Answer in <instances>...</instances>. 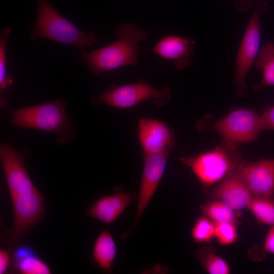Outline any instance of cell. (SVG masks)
Masks as SVG:
<instances>
[{
	"mask_svg": "<svg viewBox=\"0 0 274 274\" xmlns=\"http://www.w3.org/2000/svg\"><path fill=\"white\" fill-rule=\"evenodd\" d=\"M118 39L97 50L82 51L79 58L95 75L121 67L138 65L139 43L145 40L147 32L134 24L124 23L115 31Z\"/></svg>",
	"mask_w": 274,
	"mask_h": 274,
	"instance_id": "obj_1",
	"label": "cell"
},
{
	"mask_svg": "<svg viewBox=\"0 0 274 274\" xmlns=\"http://www.w3.org/2000/svg\"><path fill=\"white\" fill-rule=\"evenodd\" d=\"M0 159L13 214L26 215L45 208L44 197L37 189L24 165V154L9 144H1Z\"/></svg>",
	"mask_w": 274,
	"mask_h": 274,
	"instance_id": "obj_2",
	"label": "cell"
},
{
	"mask_svg": "<svg viewBox=\"0 0 274 274\" xmlns=\"http://www.w3.org/2000/svg\"><path fill=\"white\" fill-rule=\"evenodd\" d=\"M11 114L10 124L17 128L56 133L59 144L67 143L74 138L66 103L63 99L11 110Z\"/></svg>",
	"mask_w": 274,
	"mask_h": 274,
	"instance_id": "obj_3",
	"label": "cell"
},
{
	"mask_svg": "<svg viewBox=\"0 0 274 274\" xmlns=\"http://www.w3.org/2000/svg\"><path fill=\"white\" fill-rule=\"evenodd\" d=\"M38 11L31 40L48 39L72 46L81 51L98 42L94 33H85L62 16L46 0H37Z\"/></svg>",
	"mask_w": 274,
	"mask_h": 274,
	"instance_id": "obj_4",
	"label": "cell"
},
{
	"mask_svg": "<svg viewBox=\"0 0 274 274\" xmlns=\"http://www.w3.org/2000/svg\"><path fill=\"white\" fill-rule=\"evenodd\" d=\"M240 159L238 146L223 140L213 150L195 157L180 158L182 164L190 167L205 186L214 184L235 170Z\"/></svg>",
	"mask_w": 274,
	"mask_h": 274,
	"instance_id": "obj_5",
	"label": "cell"
},
{
	"mask_svg": "<svg viewBox=\"0 0 274 274\" xmlns=\"http://www.w3.org/2000/svg\"><path fill=\"white\" fill-rule=\"evenodd\" d=\"M171 97L172 91L168 86L156 88L141 79L125 85L112 84L101 94L92 96L90 100L94 105L127 109L149 99H152L156 105L162 106L167 104Z\"/></svg>",
	"mask_w": 274,
	"mask_h": 274,
	"instance_id": "obj_6",
	"label": "cell"
},
{
	"mask_svg": "<svg viewBox=\"0 0 274 274\" xmlns=\"http://www.w3.org/2000/svg\"><path fill=\"white\" fill-rule=\"evenodd\" d=\"M265 3L255 6L241 40L235 60V88L242 96L247 93L246 76L254 63L260 50L261 40V16L266 10Z\"/></svg>",
	"mask_w": 274,
	"mask_h": 274,
	"instance_id": "obj_7",
	"label": "cell"
},
{
	"mask_svg": "<svg viewBox=\"0 0 274 274\" xmlns=\"http://www.w3.org/2000/svg\"><path fill=\"white\" fill-rule=\"evenodd\" d=\"M212 127L223 141L237 146L255 140L262 130L260 115L254 109L244 108L231 111Z\"/></svg>",
	"mask_w": 274,
	"mask_h": 274,
	"instance_id": "obj_8",
	"label": "cell"
},
{
	"mask_svg": "<svg viewBox=\"0 0 274 274\" xmlns=\"http://www.w3.org/2000/svg\"><path fill=\"white\" fill-rule=\"evenodd\" d=\"M176 143L159 154L144 155V165L139 187L135 217L132 226L122 235V239L134 231L138 221L155 192L164 174L168 156Z\"/></svg>",
	"mask_w": 274,
	"mask_h": 274,
	"instance_id": "obj_9",
	"label": "cell"
},
{
	"mask_svg": "<svg viewBox=\"0 0 274 274\" xmlns=\"http://www.w3.org/2000/svg\"><path fill=\"white\" fill-rule=\"evenodd\" d=\"M236 171L253 197L274 196V159L241 162Z\"/></svg>",
	"mask_w": 274,
	"mask_h": 274,
	"instance_id": "obj_10",
	"label": "cell"
},
{
	"mask_svg": "<svg viewBox=\"0 0 274 274\" xmlns=\"http://www.w3.org/2000/svg\"><path fill=\"white\" fill-rule=\"evenodd\" d=\"M136 132L143 156L159 154L176 143L174 131L160 120L140 118Z\"/></svg>",
	"mask_w": 274,
	"mask_h": 274,
	"instance_id": "obj_11",
	"label": "cell"
},
{
	"mask_svg": "<svg viewBox=\"0 0 274 274\" xmlns=\"http://www.w3.org/2000/svg\"><path fill=\"white\" fill-rule=\"evenodd\" d=\"M213 199L225 203L235 210L248 208L253 196L236 169L209 192Z\"/></svg>",
	"mask_w": 274,
	"mask_h": 274,
	"instance_id": "obj_12",
	"label": "cell"
},
{
	"mask_svg": "<svg viewBox=\"0 0 274 274\" xmlns=\"http://www.w3.org/2000/svg\"><path fill=\"white\" fill-rule=\"evenodd\" d=\"M195 42L189 37L170 35L160 39L152 49L160 57L173 62L174 67L182 70L193 63Z\"/></svg>",
	"mask_w": 274,
	"mask_h": 274,
	"instance_id": "obj_13",
	"label": "cell"
},
{
	"mask_svg": "<svg viewBox=\"0 0 274 274\" xmlns=\"http://www.w3.org/2000/svg\"><path fill=\"white\" fill-rule=\"evenodd\" d=\"M133 199L132 195L124 191L103 196L94 201L87 211V215L100 222L109 224L115 222Z\"/></svg>",
	"mask_w": 274,
	"mask_h": 274,
	"instance_id": "obj_14",
	"label": "cell"
},
{
	"mask_svg": "<svg viewBox=\"0 0 274 274\" xmlns=\"http://www.w3.org/2000/svg\"><path fill=\"white\" fill-rule=\"evenodd\" d=\"M12 264L15 269L22 274H50L48 265L38 256L29 244H19L14 250Z\"/></svg>",
	"mask_w": 274,
	"mask_h": 274,
	"instance_id": "obj_15",
	"label": "cell"
},
{
	"mask_svg": "<svg viewBox=\"0 0 274 274\" xmlns=\"http://www.w3.org/2000/svg\"><path fill=\"white\" fill-rule=\"evenodd\" d=\"M116 243L108 229L103 230L96 238L93 246V260L105 272L112 270L116 255Z\"/></svg>",
	"mask_w": 274,
	"mask_h": 274,
	"instance_id": "obj_16",
	"label": "cell"
},
{
	"mask_svg": "<svg viewBox=\"0 0 274 274\" xmlns=\"http://www.w3.org/2000/svg\"><path fill=\"white\" fill-rule=\"evenodd\" d=\"M254 64L262 71V78L254 86V90L259 92L268 86H274V41L268 42L260 49Z\"/></svg>",
	"mask_w": 274,
	"mask_h": 274,
	"instance_id": "obj_17",
	"label": "cell"
},
{
	"mask_svg": "<svg viewBox=\"0 0 274 274\" xmlns=\"http://www.w3.org/2000/svg\"><path fill=\"white\" fill-rule=\"evenodd\" d=\"M203 214L215 223L236 224L241 213L229 206L219 201H214L201 206Z\"/></svg>",
	"mask_w": 274,
	"mask_h": 274,
	"instance_id": "obj_18",
	"label": "cell"
},
{
	"mask_svg": "<svg viewBox=\"0 0 274 274\" xmlns=\"http://www.w3.org/2000/svg\"><path fill=\"white\" fill-rule=\"evenodd\" d=\"M248 208L260 223L274 225V196L254 197Z\"/></svg>",
	"mask_w": 274,
	"mask_h": 274,
	"instance_id": "obj_19",
	"label": "cell"
},
{
	"mask_svg": "<svg viewBox=\"0 0 274 274\" xmlns=\"http://www.w3.org/2000/svg\"><path fill=\"white\" fill-rule=\"evenodd\" d=\"M208 247H202L196 252V255L202 266L211 274H228L229 267L226 262L215 254Z\"/></svg>",
	"mask_w": 274,
	"mask_h": 274,
	"instance_id": "obj_20",
	"label": "cell"
},
{
	"mask_svg": "<svg viewBox=\"0 0 274 274\" xmlns=\"http://www.w3.org/2000/svg\"><path fill=\"white\" fill-rule=\"evenodd\" d=\"M11 32L9 28H3L0 35V91L1 93L10 88L13 83L11 77L7 73V40Z\"/></svg>",
	"mask_w": 274,
	"mask_h": 274,
	"instance_id": "obj_21",
	"label": "cell"
},
{
	"mask_svg": "<svg viewBox=\"0 0 274 274\" xmlns=\"http://www.w3.org/2000/svg\"><path fill=\"white\" fill-rule=\"evenodd\" d=\"M215 222L202 216L192 229V236L196 243L207 242L215 236Z\"/></svg>",
	"mask_w": 274,
	"mask_h": 274,
	"instance_id": "obj_22",
	"label": "cell"
},
{
	"mask_svg": "<svg viewBox=\"0 0 274 274\" xmlns=\"http://www.w3.org/2000/svg\"><path fill=\"white\" fill-rule=\"evenodd\" d=\"M215 237L222 245L234 243L237 238L236 225L227 223H215Z\"/></svg>",
	"mask_w": 274,
	"mask_h": 274,
	"instance_id": "obj_23",
	"label": "cell"
},
{
	"mask_svg": "<svg viewBox=\"0 0 274 274\" xmlns=\"http://www.w3.org/2000/svg\"><path fill=\"white\" fill-rule=\"evenodd\" d=\"M260 118L262 130H274V104L266 107Z\"/></svg>",
	"mask_w": 274,
	"mask_h": 274,
	"instance_id": "obj_24",
	"label": "cell"
},
{
	"mask_svg": "<svg viewBox=\"0 0 274 274\" xmlns=\"http://www.w3.org/2000/svg\"><path fill=\"white\" fill-rule=\"evenodd\" d=\"M11 261L10 254L4 249L0 250V274L6 273L8 270Z\"/></svg>",
	"mask_w": 274,
	"mask_h": 274,
	"instance_id": "obj_25",
	"label": "cell"
},
{
	"mask_svg": "<svg viewBox=\"0 0 274 274\" xmlns=\"http://www.w3.org/2000/svg\"><path fill=\"white\" fill-rule=\"evenodd\" d=\"M264 248L266 251L274 254V225H272L267 233L264 242Z\"/></svg>",
	"mask_w": 274,
	"mask_h": 274,
	"instance_id": "obj_26",
	"label": "cell"
}]
</instances>
